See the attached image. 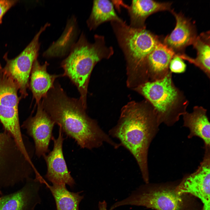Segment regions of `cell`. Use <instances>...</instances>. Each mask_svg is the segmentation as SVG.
<instances>
[{
  "label": "cell",
  "mask_w": 210,
  "mask_h": 210,
  "mask_svg": "<svg viewBox=\"0 0 210 210\" xmlns=\"http://www.w3.org/2000/svg\"><path fill=\"white\" fill-rule=\"evenodd\" d=\"M159 125L152 106L131 107L123 111L117 125L108 134L119 141L120 146L132 155L143 180L149 183L148 155L149 148L159 130Z\"/></svg>",
  "instance_id": "cell-2"
},
{
  "label": "cell",
  "mask_w": 210,
  "mask_h": 210,
  "mask_svg": "<svg viewBox=\"0 0 210 210\" xmlns=\"http://www.w3.org/2000/svg\"><path fill=\"white\" fill-rule=\"evenodd\" d=\"M18 86L2 67L0 69V120L14 139L21 151L27 149L20 129L18 113Z\"/></svg>",
  "instance_id": "cell-8"
},
{
  "label": "cell",
  "mask_w": 210,
  "mask_h": 210,
  "mask_svg": "<svg viewBox=\"0 0 210 210\" xmlns=\"http://www.w3.org/2000/svg\"><path fill=\"white\" fill-rule=\"evenodd\" d=\"M1 65H0V69H1Z\"/></svg>",
  "instance_id": "cell-26"
},
{
  "label": "cell",
  "mask_w": 210,
  "mask_h": 210,
  "mask_svg": "<svg viewBox=\"0 0 210 210\" xmlns=\"http://www.w3.org/2000/svg\"><path fill=\"white\" fill-rule=\"evenodd\" d=\"M43 107L40 102L37 112L30 117L23 124L29 135L33 139L35 153L40 158L48 152L49 143L52 137V131L55 124Z\"/></svg>",
  "instance_id": "cell-11"
},
{
  "label": "cell",
  "mask_w": 210,
  "mask_h": 210,
  "mask_svg": "<svg viewBox=\"0 0 210 210\" xmlns=\"http://www.w3.org/2000/svg\"><path fill=\"white\" fill-rule=\"evenodd\" d=\"M175 55L161 41L156 46L146 60V73L151 79L149 81L161 80L167 75L170 62Z\"/></svg>",
  "instance_id": "cell-15"
},
{
  "label": "cell",
  "mask_w": 210,
  "mask_h": 210,
  "mask_svg": "<svg viewBox=\"0 0 210 210\" xmlns=\"http://www.w3.org/2000/svg\"><path fill=\"white\" fill-rule=\"evenodd\" d=\"M172 3L161 2L150 0H135L128 6L131 27L135 29L146 28L145 21L150 15L158 12L171 11Z\"/></svg>",
  "instance_id": "cell-16"
},
{
  "label": "cell",
  "mask_w": 210,
  "mask_h": 210,
  "mask_svg": "<svg viewBox=\"0 0 210 210\" xmlns=\"http://www.w3.org/2000/svg\"><path fill=\"white\" fill-rule=\"evenodd\" d=\"M204 147V156L197 169L184 177L175 189L180 195L190 194L197 197L203 204L202 210H210V146Z\"/></svg>",
  "instance_id": "cell-10"
},
{
  "label": "cell",
  "mask_w": 210,
  "mask_h": 210,
  "mask_svg": "<svg viewBox=\"0 0 210 210\" xmlns=\"http://www.w3.org/2000/svg\"><path fill=\"white\" fill-rule=\"evenodd\" d=\"M99 210H109L107 209V203L105 200L100 201L98 204Z\"/></svg>",
  "instance_id": "cell-24"
},
{
  "label": "cell",
  "mask_w": 210,
  "mask_h": 210,
  "mask_svg": "<svg viewBox=\"0 0 210 210\" xmlns=\"http://www.w3.org/2000/svg\"><path fill=\"white\" fill-rule=\"evenodd\" d=\"M18 1L16 0H0V24L6 13Z\"/></svg>",
  "instance_id": "cell-23"
},
{
  "label": "cell",
  "mask_w": 210,
  "mask_h": 210,
  "mask_svg": "<svg viewBox=\"0 0 210 210\" xmlns=\"http://www.w3.org/2000/svg\"><path fill=\"white\" fill-rule=\"evenodd\" d=\"M192 45L197 52L196 57L193 59L185 54L181 56L200 68L209 78L210 35L209 31L203 32L197 36Z\"/></svg>",
  "instance_id": "cell-19"
},
{
  "label": "cell",
  "mask_w": 210,
  "mask_h": 210,
  "mask_svg": "<svg viewBox=\"0 0 210 210\" xmlns=\"http://www.w3.org/2000/svg\"><path fill=\"white\" fill-rule=\"evenodd\" d=\"M182 196L175 189H156L146 183L133 190L126 198L115 202L109 210L126 205L142 206L155 210H181L184 205Z\"/></svg>",
  "instance_id": "cell-7"
},
{
  "label": "cell",
  "mask_w": 210,
  "mask_h": 210,
  "mask_svg": "<svg viewBox=\"0 0 210 210\" xmlns=\"http://www.w3.org/2000/svg\"><path fill=\"white\" fill-rule=\"evenodd\" d=\"M182 116L183 126L189 131L188 138L198 137L203 140L204 145L210 146V125L207 110L202 106H195L191 113L187 112Z\"/></svg>",
  "instance_id": "cell-17"
},
{
  "label": "cell",
  "mask_w": 210,
  "mask_h": 210,
  "mask_svg": "<svg viewBox=\"0 0 210 210\" xmlns=\"http://www.w3.org/2000/svg\"><path fill=\"white\" fill-rule=\"evenodd\" d=\"M2 193L1 191L0 190V197L2 195Z\"/></svg>",
  "instance_id": "cell-25"
},
{
  "label": "cell",
  "mask_w": 210,
  "mask_h": 210,
  "mask_svg": "<svg viewBox=\"0 0 210 210\" xmlns=\"http://www.w3.org/2000/svg\"><path fill=\"white\" fill-rule=\"evenodd\" d=\"M170 12L176 19V26L165 38L163 43L176 55L184 54L186 48L192 45L197 36L196 28L191 21L181 13H177L172 9Z\"/></svg>",
  "instance_id": "cell-14"
},
{
  "label": "cell",
  "mask_w": 210,
  "mask_h": 210,
  "mask_svg": "<svg viewBox=\"0 0 210 210\" xmlns=\"http://www.w3.org/2000/svg\"><path fill=\"white\" fill-rule=\"evenodd\" d=\"M94 39V42L90 43L81 34L61 64L64 71L63 76L69 78L77 87L80 96L79 100L85 108L89 78L93 67L101 60L109 58L114 53L112 47L106 46L103 36L96 34Z\"/></svg>",
  "instance_id": "cell-3"
},
{
  "label": "cell",
  "mask_w": 210,
  "mask_h": 210,
  "mask_svg": "<svg viewBox=\"0 0 210 210\" xmlns=\"http://www.w3.org/2000/svg\"><path fill=\"white\" fill-rule=\"evenodd\" d=\"M121 19L116 13L112 2L108 0H94L91 14L86 23L88 28L91 30L104 22Z\"/></svg>",
  "instance_id": "cell-21"
},
{
  "label": "cell",
  "mask_w": 210,
  "mask_h": 210,
  "mask_svg": "<svg viewBox=\"0 0 210 210\" xmlns=\"http://www.w3.org/2000/svg\"><path fill=\"white\" fill-rule=\"evenodd\" d=\"M48 65L47 62L41 65L36 59L32 67L29 85L37 104L41 99L45 97L49 91L54 87L55 79L60 76H63L62 75L49 74L47 70Z\"/></svg>",
  "instance_id": "cell-18"
},
{
  "label": "cell",
  "mask_w": 210,
  "mask_h": 210,
  "mask_svg": "<svg viewBox=\"0 0 210 210\" xmlns=\"http://www.w3.org/2000/svg\"><path fill=\"white\" fill-rule=\"evenodd\" d=\"M44 184L50 191L55 199L57 210H79L80 203L84 196L80 195L82 192H71L66 188V185H49L44 179Z\"/></svg>",
  "instance_id": "cell-20"
},
{
  "label": "cell",
  "mask_w": 210,
  "mask_h": 210,
  "mask_svg": "<svg viewBox=\"0 0 210 210\" xmlns=\"http://www.w3.org/2000/svg\"><path fill=\"white\" fill-rule=\"evenodd\" d=\"M43 98L41 103L44 110L62 133L74 139L81 148L92 150L105 143L115 149L120 147L87 115L79 99L68 97L58 83Z\"/></svg>",
  "instance_id": "cell-1"
},
{
  "label": "cell",
  "mask_w": 210,
  "mask_h": 210,
  "mask_svg": "<svg viewBox=\"0 0 210 210\" xmlns=\"http://www.w3.org/2000/svg\"><path fill=\"white\" fill-rule=\"evenodd\" d=\"M140 91L154 109L160 125L173 126L187 112L189 102L175 85L170 71L161 80L144 83Z\"/></svg>",
  "instance_id": "cell-4"
},
{
  "label": "cell",
  "mask_w": 210,
  "mask_h": 210,
  "mask_svg": "<svg viewBox=\"0 0 210 210\" xmlns=\"http://www.w3.org/2000/svg\"><path fill=\"white\" fill-rule=\"evenodd\" d=\"M18 191L0 197V210H34L40 204L39 190L42 184L36 178L29 177Z\"/></svg>",
  "instance_id": "cell-13"
},
{
  "label": "cell",
  "mask_w": 210,
  "mask_h": 210,
  "mask_svg": "<svg viewBox=\"0 0 210 210\" xmlns=\"http://www.w3.org/2000/svg\"><path fill=\"white\" fill-rule=\"evenodd\" d=\"M51 139L54 143L53 148L48 155L43 156L47 167L45 177L52 184H67L72 188L75 182L68 171L64 158L62 150L64 139L60 128L57 138L53 136Z\"/></svg>",
  "instance_id": "cell-12"
},
{
  "label": "cell",
  "mask_w": 210,
  "mask_h": 210,
  "mask_svg": "<svg viewBox=\"0 0 210 210\" xmlns=\"http://www.w3.org/2000/svg\"><path fill=\"white\" fill-rule=\"evenodd\" d=\"M30 169V163L12 136L8 132L0 133V188L25 181Z\"/></svg>",
  "instance_id": "cell-6"
},
{
  "label": "cell",
  "mask_w": 210,
  "mask_h": 210,
  "mask_svg": "<svg viewBox=\"0 0 210 210\" xmlns=\"http://www.w3.org/2000/svg\"><path fill=\"white\" fill-rule=\"evenodd\" d=\"M50 25L46 23L38 32L24 49L16 57L9 59L7 54L4 56L6 64L4 70L18 84L21 94L20 98L27 96L29 75L34 61L37 59L40 44L39 38L41 34Z\"/></svg>",
  "instance_id": "cell-9"
},
{
  "label": "cell",
  "mask_w": 210,
  "mask_h": 210,
  "mask_svg": "<svg viewBox=\"0 0 210 210\" xmlns=\"http://www.w3.org/2000/svg\"><path fill=\"white\" fill-rule=\"evenodd\" d=\"M111 22L128 66L134 69H144L146 72L147 57L160 42L159 37L146 28H133L122 19Z\"/></svg>",
  "instance_id": "cell-5"
},
{
  "label": "cell",
  "mask_w": 210,
  "mask_h": 210,
  "mask_svg": "<svg viewBox=\"0 0 210 210\" xmlns=\"http://www.w3.org/2000/svg\"><path fill=\"white\" fill-rule=\"evenodd\" d=\"M186 64L182 59L175 55L172 59L169 64V71L172 73H181L186 70Z\"/></svg>",
  "instance_id": "cell-22"
}]
</instances>
